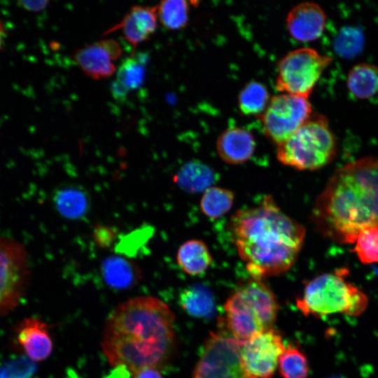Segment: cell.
Instances as JSON below:
<instances>
[{"label": "cell", "instance_id": "27", "mask_svg": "<svg viewBox=\"0 0 378 378\" xmlns=\"http://www.w3.org/2000/svg\"><path fill=\"white\" fill-rule=\"evenodd\" d=\"M283 378H308L309 365L306 355L297 346L288 344L279 360Z\"/></svg>", "mask_w": 378, "mask_h": 378}, {"label": "cell", "instance_id": "17", "mask_svg": "<svg viewBox=\"0 0 378 378\" xmlns=\"http://www.w3.org/2000/svg\"><path fill=\"white\" fill-rule=\"evenodd\" d=\"M146 74V57L132 53L126 57L116 71L115 80L111 86L113 97L124 101L127 94L139 88Z\"/></svg>", "mask_w": 378, "mask_h": 378}, {"label": "cell", "instance_id": "28", "mask_svg": "<svg viewBox=\"0 0 378 378\" xmlns=\"http://www.w3.org/2000/svg\"><path fill=\"white\" fill-rule=\"evenodd\" d=\"M352 250L363 264L378 262V227H370L358 234Z\"/></svg>", "mask_w": 378, "mask_h": 378}, {"label": "cell", "instance_id": "25", "mask_svg": "<svg viewBox=\"0 0 378 378\" xmlns=\"http://www.w3.org/2000/svg\"><path fill=\"white\" fill-rule=\"evenodd\" d=\"M270 94L266 86L258 81H251L241 90L238 96L240 111L246 115H260L265 110Z\"/></svg>", "mask_w": 378, "mask_h": 378}, {"label": "cell", "instance_id": "30", "mask_svg": "<svg viewBox=\"0 0 378 378\" xmlns=\"http://www.w3.org/2000/svg\"><path fill=\"white\" fill-rule=\"evenodd\" d=\"M153 233L149 226L137 229L122 237L116 246V251L127 256H134Z\"/></svg>", "mask_w": 378, "mask_h": 378}, {"label": "cell", "instance_id": "7", "mask_svg": "<svg viewBox=\"0 0 378 378\" xmlns=\"http://www.w3.org/2000/svg\"><path fill=\"white\" fill-rule=\"evenodd\" d=\"M332 58L311 48L286 54L279 62L276 88L283 93L308 98Z\"/></svg>", "mask_w": 378, "mask_h": 378}, {"label": "cell", "instance_id": "26", "mask_svg": "<svg viewBox=\"0 0 378 378\" xmlns=\"http://www.w3.org/2000/svg\"><path fill=\"white\" fill-rule=\"evenodd\" d=\"M189 7L183 0L162 1L156 6L158 18L164 28L180 29L188 23Z\"/></svg>", "mask_w": 378, "mask_h": 378}, {"label": "cell", "instance_id": "4", "mask_svg": "<svg viewBox=\"0 0 378 378\" xmlns=\"http://www.w3.org/2000/svg\"><path fill=\"white\" fill-rule=\"evenodd\" d=\"M224 309L228 330L240 342L272 328L279 304L270 288L251 278L227 299Z\"/></svg>", "mask_w": 378, "mask_h": 378}, {"label": "cell", "instance_id": "36", "mask_svg": "<svg viewBox=\"0 0 378 378\" xmlns=\"http://www.w3.org/2000/svg\"><path fill=\"white\" fill-rule=\"evenodd\" d=\"M328 378H344V377L342 376H337V375H335V376H331Z\"/></svg>", "mask_w": 378, "mask_h": 378}, {"label": "cell", "instance_id": "24", "mask_svg": "<svg viewBox=\"0 0 378 378\" xmlns=\"http://www.w3.org/2000/svg\"><path fill=\"white\" fill-rule=\"evenodd\" d=\"M234 200V194L230 190L211 186L203 192L200 200V209L208 218L217 219L230 210Z\"/></svg>", "mask_w": 378, "mask_h": 378}, {"label": "cell", "instance_id": "34", "mask_svg": "<svg viewBox=\"0 0 378 378\" xmlns=\"http://www.w3.org/2000/svg\"><path fill=\"white\" fill-rule=\"evenodd\" d=\"M132 378H162L158 369L146 368L133 372Z\"/></svg>", "mask_w": 378, "mask_h": 378}, {"label": "cell", "instance_id": "18", "mask_svg": "<svg viewBox=\"0 0 378 378\" xmlns=\"http://www.w3.org/2000/svg\"><path fill=\"white\" fill-rule=\"evenodd\" d=\"M102 274L106 284L115 289L129 288L141 279L136 264L121 256L106 258L102 265Z\"/></svg>", "mask_w": 378, "mask_h": 378}, {"label": "cell", "instance_id": "32", "mask_svg": "<svg viewBox=\"0 0 378 378\" xmlns=\"http://www.w3.org/2000/svg\"><path fill=\"white\" fill-rule=\"evenodd\" d=\"M92 237L96 244L104 248L110 247L118 237V230L110 225H97L94 227Z\"/></svg>", "mask_w": 378, "mask_h": 378}, {"label": "cell", "instance_id": "1", "mask_svg": "<svg viewBox=\"0 0 378 378\" xmlns=\"http://www.w3.org/2000/svg\"><path fill=\"white\" fill-rule=\"evenodd\" d=\"M174 315L163 301L139 296L120 304L109 315L101 343L115 368L134 372L160 368L172 358L176 347Z\"/></svg>", "mask_w": 378, "mask_h": 378}, {"label": "cell", "instance_id": "20", "mask_svg": "<svg viewBox=\"0 0 378 378\" xmlns=\"http://www.w3.org/2000/svg\"><path fill=\"white\" fill-rule=\"evenodd\" d=\"M214 179L213 169L198 160L184 164L174 177V182L181 189L190 192H204Z\"/></svg>", "mask_w": 378, "mask_h": 378}, {"label": "cell", "instance_id": "31", "mask_svg": "<svg viewBox=\"0 0 378 378\" xmlns=\"http://www.w3.org/2000/svg\"><path fill=\"white\" fill-rule=\"evenodd\" d=\"M35 363L24 355L10 360L0 368V378H31L36 370Z\"/></svg>", "mask_w": 378, "mask_h": 378}, {"label": "cell", "instance_id": "11", "mask_svg": "<svg viewBox=\"0 0 378 378\" xmlns=\"http://www.w3.org/2000/svg\"><path fill=\"white\" fill-rule=\"evenodd\" d=\"M281 334L272 328L240 344V358L247 378H271L284 351Z\"/></svg>", "mask_w": 378, "mask_h": 378}, {"label": "cell", "instance_id": "16", "mask_svg": "<svg viewBox=\"0 0 378 378\" xmlns=\"http://www.w3.org/2000/svg\"><path fill=\"white\" fill-rule=\"evenodd\" d=\"M255 148L252 133L240 127H230L224 130L216 141V150L220 159L230 164L248 161Z\"/></svg>", "mask_w": 378, "mask_h": 378}, {"label": "cell", "instance_id": "23", "mask_svg": "<svg viewBox=\"0 0 378 378\" xmlns=\"http://www.w3.org/2000/svg\"><path fill=\"white\" fill-rule=\"evenodd\" d=\"M53 200L59 213L68 218L83 216L88 208L87 195L76 188L59 189L55 194Z\"/></svg>", "mask_w": 378, "mask_h": 378}, {"label": "cell", "instance_id": "22", "mask_svg": "<svg viewBox=\"0 0 378 378\" xmlns=\"http://www.w3.org/2000/svg\"><path fill=\"white\" fill-rule=\"evenodd\" d=\"M179 303L188 314L195 317H209L214 310L212 293L202 284H195L185 288L180 293Z\"/></svg>", "mask_w": 378, "mask_h": 378}, {"label": "cell", "instance_id": "21", "mask_svg": "<svg viewBox=\"0 0 378 378\" xmlns=\"http://www.w3.org/2000/svg\"><path fill=\"white\" fill-rule=\"evenodd\" d=\"M346 85L355 97L365 99L378 93V66L369 63H360L349 71Z\"/></svg>", "mask_w": 378, "mask_h": 378}, {"label": "cell", "instance_id": "35", "mask_svg": "<svg viewBox=\"0 0 378 378\" xmlns=\"http://www.w3.org/2000/svg\"><path fill=\"white\" fill-rule=\"evenodd\" d=\"M6 31L2 21L0 20V49L2 48L5 37Z\"/></svg>", "mask_w": 378, "mask_h": 378}, {"label": "cell", "instance_id": "6", "mask_svg": "<svg viewBox=\"0 0 378 378\" xmlns=\"http://www.w3.org/2000/svg\"><path fill=\"white\" fill-rule=\"evenodd\" d=\"M337 153V143L328 120L313 113L289 138L277 146V160L299 170H315L329 164Z\"/></svg>", "mask_w": 378, "mask_h": 378}, {"label": "cell", "instance_id": "2", "mask_svg": "<svg viewBox=\"0 0 378 378\" xmlns=\"http://www.w3.org/2000/svg\"><path fill=\"white\" fill-rule=\"evenodd\" d=\"M315 230L341 244L355 243L363 230L378 227V157H364L336 169L311 214Z\"/></svg>", "mask_w": 378, "mask_h": 378}, {"label": "cell", "instance_id": "33", "mask_svg": "<svg viewBox=\"0 0 378 378\" xmlns=\"http://www.w3.org/2000/svg\"><path fill=\"white\" fill-rule=\"evenodd\" d=\"M48 1H20L18 5L28 11L38 12L44 10L48 5Z\"/></svg>", "mask_w": 378, "mask_h": 378}, {"label": "cell", "instance_id": "12", "mask_svg": "<svg viewBox=\"0 0 378 378\" xmlns=\"http://www.w3.org/2000/svg\"><path fill=\"white\" fill-rule=\"evenodd\" d=\"M122 54L119 42L107 38L77 49L72 57L84 74L99 80L111 76L117 71L114 62Z\"/></svg>", "mask_w": 378, "mask_h": 378}, {"label": "cell", "instance_id": "3", "mask_svg": "<svg viewBox=\"0 0 378 378\" xmlns=\"http://www.w3.org/2000/svg\"><path fill=\"white\" fill-rule=\"evenodd\" d=\"M229 230L251 278L259 280L290 269L306 233L304 227L284 213L271 196L255 206L237 211L230 218Z\"/></svg>", "mask_w": 378, "mask_h": 378}, {"label": "cell", "instance_id": "10", "mask_svg": "<svg viewBox=\"0 0 378 378\" xmlns=\"http://www.w3.org/2000/svg\"><path fill=\"white\" fill-rule=\"evenodd\" d=\"M313 114L307 98L282 93L273 96L260 115L266 136L277 146L289 138Z\"/></svg>", "mask_w": 378, "mask_h": 378}, {"label": "cell", "instance_id": "19", "mask_svg": "<svg viewBox=\"0 0 378 378\" xmlns=\"http://www.w3.org/2000/svg\"><path fill=\"white\" fill-rule=\"evenodd\" d=\"M176 260L186 274L195 276L203 273L209 267L212 263V256L204 241L190 239L179 247Z\"/></svg>", "mask_w": 378, "mask_h": 378}, {"label": "cell", "instance_id": "8", "mask_svg": "<svg viewBox=\"0 0 378 378\" xmlns=\"http://www.w3.org/2000/svg\"><path fill=\"white\" fill-rule=\"evenodd\" d=\"M30 276L24 246L14 239L0 236V316L19 304L29 287Z\"/></svg>", "mask_w": 378, "mask_h": 378}, {"label": "cell", "instance_id": "15", "mask_svg": "<svg viewBox=\"0 0 378 378\" xmlns=\"http://www.w3.org/2000/svg\"><path fill=\"white\" fill-rule=\"evenodd\" d=\"M157 24L156 6L137 5L132 7L122 19L106 33L120 29L125 40L134 50L137 45L148 40L154 34Z\"/></svg>", "mask_w": 378, "mask_h": 378}, {"label": "cell", "instance_id": "9", "mask_svg": "<svg viewBox=\"0 0 378 378\" xmlns=\"http://www.w3.org/2000/svg\"><path fill=\"white\" fill-rule=\"evenodd\" d=\"M240 344L229 330L211 332L192 378H247L241 366Z\"/></svg>", "mask_w": 378, "mask_h": 378}, {"label": "cell", "instance_id": "14", "mask_svg": "<svg viewBox=\"0 0 378 378\" xmlns=\"http://www.w3.org/2000/svg\"><path fill=\"white\" fill-rule=\"evenodd\" d=\"M286 26L291 36L300 41L308 42L318 38L326 24V15L322 8L314 2H302L288 12Z\"/></svg>", "mask_w": 378, "mask_h": 378}, {"label": "cell", "instance_id": "13", "mask_svg": "<svg viewBox=\"0 0 378 378\" xmlns=\"http://www.w3.org/2000/svg\"><path fill=\"white\" fill-rule=\"evenodd\" d=\"M14 344L34 362L48 358L53 349L48 324L35 317L25 318L15 326Z\"/></svg>", "mask_w": 378, "mask_h": 378}, {"label": "cell", "instance_id": "5", "mask_svg": "<svg viewBox=\"0 0 378 378\" xmlns=\"http://www.w3.org/2000/svg\"><path fill=\"white\" fill-rule=\"evenodd\" d=\"M346 269L320 274L304 286L296 305L306 316L323 317L333 314L358 316L368 307V298L346 280Z\"/></svg>", "mask_w": 378, "mask_h": 378}, {"label": "cell", "instance_id": "29", "mask_svg": "<svg viewBox=\"0 0 378 378\" xmlns=\"http://www.w3.org/2000/svg\"><path fill=\"white\" fill-rule=\"evenodd\" d=\"M363 42V34L360 29L345 27L336 36L334 48L340 56L351 57L361 50Z\"/></svg>", "mask_w": 378, "mask_h": 378}]
</instances>
